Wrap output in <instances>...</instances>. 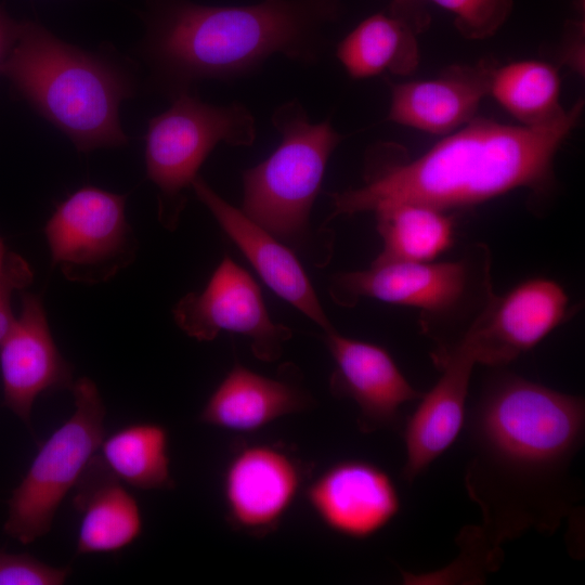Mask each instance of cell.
<instances>
[{
    "instance_id": "6da1fadb",
    "label": "cell",
    "mask_w": 585,
    "mask_h": 585,
    "mask_svg": "<svg viewBox=\"0 0 585 585\" xmlns=\"http://www.w3.org/2000/svg\"><path fill=\"white\" fill-rule=\"evenodd\" d=\"M465 487L482 523L458 545L495 570L502 545L534 530L552 534L583 497L573 461L584 443L585 404L520 375L492 367L466 411Z\"/></svg>"
},
{
    "instance_id": "7a4b0ae2",
    "label": "cell",
    "mask_w": 585,
    "mask_h": 585,
    "mask_svg": "<svg viewBox=\"0 0 585 585\" xmlns=\"http://www.w3.org/2000/svg\"><path fill=\"white\" fill-rule=\"evenodd\" d=\"M582 110L578 100L559 120L542 127L474 118L421 156L377 166L364 185L332 194L327 220L400 202L451 211L518 188L544 193L552 182L555 155Z\"/></svg>"
},
{
    "instance_id": "3957f363",
    "label": "cell",
    "mask_w": 585,
    "mask_h": 585,
    "mask_svg": "<svg viewBox=\"0 0 585 585\" xmlns=\"http://www.w3.org/2000/svg\"><path fill=\"white\" fill-rule=\"evenodd\" d=\"M341 14L340 0H263L207 5L150 0L144 52L171 99L203 79H231L281 54L311 64L326 48V29Z\"/></svg>"
},
{
    "instance_id": "277c9868",
    "label": "cell",
    "mask_w": 585,
    "mask_h": 585,
    "mask_svg": "<svg viewBox=\"0 0 585 585\" xmlns=\"http://www.w3.org/2000/svg\"><path fill=\"white\" fill-rule=\"evenodd\" d=\"M0 74L79 152L128 143L118 112L120 103L132 96L133 82L106 57L24 22Z\"/></svg>"
},
{
    "instance_id": "5b68a950",
    "label": "cell",
    "mask_w": 585,
    "mask_h": 585,
    "mask_svg": "<svg viewBox=\"0 0 585 585\" xmlns=\"http://www.w3.org/2000/svg\"><path fill=\"white\" fill-rule=\"evenodd\" d=\"M329 295L343 308L369 298L418 311L421 333L434 343L430 355L451 350L495 296L492 253L473 243L452 261L372 262L368 269L332 276Z\"/></svg>"
},
{
    "instance_id": "8992f818",
    "label": "cell",
    "mask_w": 585,
    "mask_h": 585,
    "mask_svg": "<svg viewBox=\"0 0 585 585\" xmlns=\"http://www.w3.org/2000/svg\"><path fill=\"white\" fill-rule=\"evenodd\" d=\"M272 122L281 142L265 160L243 173L240 210L282 242L299 244L342 135L329 120L311 122L297 100L280 105Z\"/></svg>"
},
{
    "instance_id": "52a82bcc",
    "label": "cell",
    "mask_w": 585,
    "mask_h": 585,
    "mask_svg": "<svg viewBox=\"0 0 585 585\" xmlns=\"http://www.w3.org/2000/svg\"><path fill=\"white\" fill-rule=\"evenodd\" d=\"M256 134L252 114L238 102L212 105L190 92L172 98L171 106L148 121L145 135L146 173L159 191L160 223L177 226L184 191L217 144L249 146Z\"/></svg>"
},
{
    "instance_id": "ba28073f",
    "label": "cell",
    "mask_w": 585,
    "mask_h": 585,
    "mask_svg": "<svg viewBox=\"0 0 585 585\" xmlns=\"http://www.w3.org/2000/svg\"><path fill=\"white\" fill-rule=\"evenodd\" d=\"M70 390L74 413L41 443L8 500L3 531L24 545L51 530L60 505L105 437L106 408L93 380L79 378Z\"/></svg>"
},
{
    "instance_id": "9c48e42d",
    "label": "cell",
    "mask_w": 585,
    "mask_h": 585,
    "mask_svg": "<svg viewBox=\"0 0 585 585\" xmlns=\"http://www.w3.org/2000/svg\"><path fill=\"white\" fill-rule=\"evenodd\" d=\"M52 263L76 283H106L133 262L136 239L126 197L84 186L62 202L44 227Z\"/></svg>"
},
{
    "instance_id": "30bf717a",
    "label": "cell",
    "mask_w": 585,
    "mask_h": 585,
    "mask_svg": "<svg viewBox=\"0 0 585 585\" xmlns=\"http://www.w3.org/2000/svg\"><path fill=\"white\" fill-rule=\"evenodd\" d=\"M172 314L177 325L198 341L213 340L223 330L249 338L253 355L263 362L278 360L292 336L288 326L271 318L258 284L229 256L206 288L183 296Z\"/></svg>"
},
{
    "instance_id": "8fae6325",
    "label": "cell",
    "mask_w": 585,
    "mask_h": 585,
    "mask_svg": "<svg viewBox=\"0 0 585 585\" xmlns=\"http://www.w3.org/2000/svg\"><path fill=\"white\" fill-rule=\"evenodd\" d=\"M571 315L570 299L559 283L530 278L502 296L495 294L453 348L461 350L476 365L504 367L536 347Z\"/></svg>"
},
{
    "instance_id": "7c38bea8",
    "label": "cell",
    "mask_w": 585,
    "mask_h": 585,
    "mask_svg": "<svg viewBox=\"0 0 585 585\" xmlns=\"http://www.w3.org/2000/svg\"><path fill=\"white\" fill-rule=\"evenodd\" d=\"M323 338L335 364L330 391L355 403L360 430L369 433L399 428L401 407L422 393L410 384L390 353L375 343L343 336L335 327L324 330Z\"/></svg>"
},
{
    "instance_id": "4fadbf2b",
    "label": "cell",
    "mask_w": 585,
    "mask_h": 585,
    "mask_svg": "<svg viewBox=\"0 0 585 585\" xmlns=\"http://www.w3.org/2000/svg\"><path fill=\"white\" fill-rule=\"evenodd\" d=\"M301 482L300 466L283 450L269 444L239 450L223 472L227 521L252 536L273 532L292 506Z\"/></svg>"
},
{
    "instance_id": "5bb4252c",
    "label": "cell",
    "mask_w": 585,
    "mask_h": 585,
    "mask_svg": "<svg viewBox=\"0 0 585 585\" xmlns=\"http://www.w3.org/2000/svg\"><path fill=\"white\" fill-rule=\"evenodd\" d=\"M306 499L318 520L344 537L364 540L385 529L400 512L401 500L391 477L373 463H335L306 489Z\"/></svg>"
},
{
    "instance_id": "9a60e30c",
    "label": "cell",
    "mask_w": 585,
    "mask_h": 585,
    "mask_svg": "<svg viewBox=\"0 0 585 585\" xmlns=\"http://www.w3.org/2000/svg\"><path fill=\"white\" fill-rule=\"evenodd\" d=\"M0 370L3 404L27 426L39 394L72 389L73 366L53 340L39 296L23 295L21 314L0 341Z\"/></svg>"
},
{
    "instance_id": "2e32d148",
    "label": "cell",
    "mask_w": 585,
    "mask_h": 585,
    "mask_svg": "<svg viewBox=\"0 0 585 585\" xmlns=\"http://www.w3.org/2000/svg\"><path fill=\"white\" fill-rule=\"evenodd\" d=\"M197 198L238 247L262 281L323 332L333 327L296 255L272 233L227 203L200 177L192 183Z\"/></svg>"
},
{
    "instance_id": "e0dca14e",
    "label": "cell",
    "mask_w": 585,
    "mask_h": 585,
    "mask_svg": "<svg viewBox=\"0 0 585 585\" xmlns=\"http://www.w3.org/2000/svg\"><path fill=\"white\" fill-rule=\"evenodd\" d=\"M441 377L419 399L403 430V478L413 482L455 442L466 418L469 384L474 362L454 348L431 356Z\"/></svg>"
},
{
    "instance_id": "ac0fdd59",
    "label": "cell",
    "mask_w": 585,
    "mask_h": 585,
    "mask_svg": "<svg viewBox=\"0 0 585 585\" xmlns=\"http://www.w3.org/2000/svg\"><path fill=\"white\" fill-rule=\"evenodd\" d=\"M494 66L456 65L440 76L391 84L389 119L430 134H450L476 117L490 94Z\"/></svg>"
},
{
    "instance_id": "d6986e66",
    "label": "cell",
    "mask_w": 585,
    "mask_h": 585,
    "mask_svg": "<svg viewBox=\"0 0 585 585\" xmlns=\"http://www.w3.org/2000/svg\"><path fill=\"white\" fill-rule=\"evenodd\" d=\"M80 515L77 555L119 551L140 537L143 518L136 499L95 454L73 489Z\"/></svg>"
},
{
    "instance_id": "ffe728a7",
    "label": "cell",
    "mask_w": 585,
    "mask_h": 585,
    "mask_svg": "<svg viewBox=\"0 0 585 585\" xmlns=\"http://www.w3.org/2000/svg\"><path fill=\"white\" fill-rule=\"evenodd\" d=\"M310 403L308 393L292 382L235 363L208 398L199 420L227 431L250 433L308 408Z\"/></svg>"
},
{
    "instance_id": "44dd1931",
    "label": "cell",
    "mask_w": 585,
    "mask_h": 585,
    "mask_svg": "<svg viewBox=\"0 0 585 585\" xmlns=\"http://www.w3.org/2000/svg\"><path fill=\"white\" fill-rule=\"evenodd\" d=\"M374 213L382 248L373 262L434 261L454 244L455 224L450 211L400 202Z\"/></svg>"
},
{
    "instance_id": "7402d4cb",
    "label": "cell",
    "mask_w": 585,
    "mask_h": 585,
    "mask_svg": "<svg viewBox=\"0 0 585 585\" xmlns=\"http://www.w3.org/2000/svg\"><path fill=\"white\" fill-rule=\"evenodd\" d=\"M337 57L353 78L390 73L405 76L419 64L417 34L403 21L377 13L362 21L337 46Z\"/></svg>"
},
{
    "instance_id": "603a6c76",
    "label": "cell",
    "mask_w": 585,
    "mask_h": 585,
    "mask_svg": "<svg viewBox=\"0 0 585 585\" xmlns=\"http://www.w3.org/2000/svg\"><path fill=\"white\" fill-rule=\"evenodd\" d=\"M100 457L123 483L139 490H170L168 430L155 422H135L104 437Z\"/></svg>"
},
{
    "instance_id": "cb8c5ba5",
    "label": "cell",
    "mask_w": 585,
    "mask_h": 585,
    "mask_svg": "<svg viewBox=\"0 0 585 585\" xmlns=\"http://www.w3.org/2000/svg\"><path fill=\"white\" fill-rule=\"evenodd\" d=\"M560 77L551 64L521 61L494 67L490 94L526 127H542L559 120Z\"/></svg>"
},
{
    "instance_id": "d4e9b609",
    "label": "cell",
    "mask_w": 585,
    "mask_h": 585,
    "mask_svg": "<svg viewBox=\"0 0 585 585\" xmlns=\"http://www.w3.org/2000/svg\"><path fill=\"white\" fill-rule=\"evenodd\" d=\"M454 15V24L467 39L492 37L507 21L514 0H427Z\"/></svg>"
},
{
    "instance_id": "484cf974",
    "label": "cell",
    "mask_w": 585,
    "mask_h": 585,
    "mask_svg": "<svg viewBox=\"0 0 585 585\" xmlns=\"http://www.w3.org/2000/svg\"><path fill=\"white\" fill-rule=\"evenodd\" d=\"M72 570L53 567L29 554L0 550V585H61Z\"/></svg>"
},
{
    "instance_id": "4316f807",
    "label": "cell",
    "mask_w": 585,
    "mask_h": 585,
    "mask_svg": "<svg viewBox=\"0 0 585 585\" xmlns=\"http://www.w3.org/2000/svg\"><path fill=\"white\" fill-rule=\"evenodd\" d=\"M32 281V271L18 255L11 252L6 266L0 271V341L10 330L15 317L11 309V296Z\"/></svg>"
},
{
    "instance_id": "83f0119b",
    "label": "cell",
    "mask_w": 585,
    "mask_h": 585,
    "mask_svg": "<svg viewBox=\"0 0 585 585\" xmlns=\"http://www.w3.org/2000/svg\"><path fill=\"white\" fill-rule=\"evenodd\" d=\"M390 15L406 23L417 35L428 29L431 15L427 0H390Z\"/></svg>"
},
{
    "instance_id": "f1b7e54d",
    "label": "cell",
    "mask_w": 585,
    "mask_h": 585,
    "mask_svg": "<svg viewBox=\"0 0 585 585\" xmlns=\"http://www.w3.org/2000/svg\"><path fill=\"white\" fill-rule=\"evenodd\" d=\"M584 22L572 21L567 23L562 41L561 56L563 62L577 73L584 67Z\"/></svg>"
},
{
    "instance_id": "f546056e",
    "label": "cell",
    "mask_w": 585,
    "mask_h": 585,
    "mask_svg": "<svg viewBox=\"0 0 585 585\" xmlns=\"http://www.w3.org/2000/svg\"><path fill=\"white\" fill-rule=\"evenodd\" d=\"M21 23L11 20L0 8V66L10 54L20 31Z\"/></svg>"
},
{
    "instance_id": "4dcf8cb0",
    "label": "cell",
    "mask_w": 585,
    "mask_h": 585,
    "mask_svg": "<svg viewBox=\"0 0 585 585\" xmlns=\"http://www.w3.org/2000/svg\"><path fill=\"white\" fill-rule=\"evenodd\" d=\"M10 256H11V252H8L5 250L4 244L0 239V271H2L6 266Z\"/></svg>"
}]
</instances>
